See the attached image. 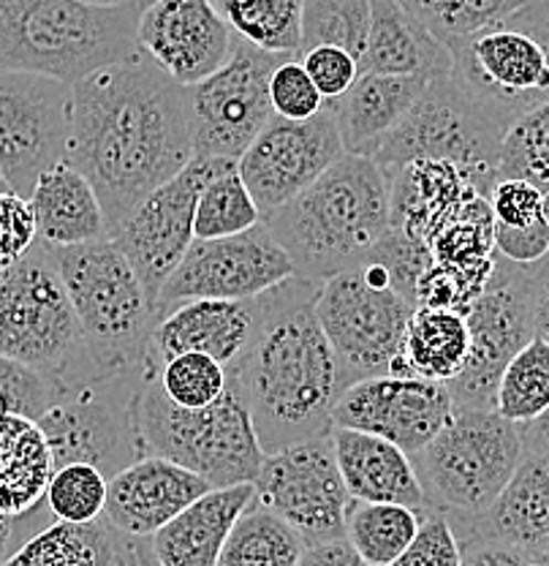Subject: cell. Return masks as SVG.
Instances as JSON below:
<instances>
[{
	"label": "cell",
	"mask_w": 549,
	"mask_h": 566,
	"mask_svg": "<svg viewBox=\"0 0 549 566\" xmlns=\"http://www.w3.org/2000/svg\"><path fill=\"white\" fill-rule=\"evenodd\" d=\"M66 161L96 191L112 238L193 161L188 87L141 55L85 76L71 87Z\"/></svg>",
	"instance_id": "1"
},
{
	"label": "cell",
	"mask_w": 549,
	"mask_h": 566,
	"mask_svg": "<svg viewBox=\"0 0 549 566\" xmlns=\"http://www.w3.org/2000/svg\"><path fill=\"white\" fill-rule=\"evenodd\" d=\"M318 281L294 279L262 294V318L251 346L229 374L237 381L264 455L321 439L351 387L316 316Z\"/></svg>",
	"instance_id": "2"
},
{
	"label": "cell",
	"mask_w": 549,
	"mask_h": 566,
	"mask_svg": "<svg viewBox=\"0 0 549 566\" xmlns=\"http://www.w3.org/2000/svg\"><path fill=\"white\" fill-rule=\"evenodd\" d=\"M299 279L357 268L392 227V180L373 158L346 153L299 197L262 218Z\"/></svg>",
	"instance_id": "3"
},
{
	"label": "cell",
	"mask_w": 549,
	"mask_h": 566,
	"mask_svg": "<svg viewBox=\"0 0 549 566\" xmlns=\"http://www.w3.org/2000/svg\"><path fill=\"white\" fill-rule=\"evenodd\" d=\"M141 9L82 0H0V71L50 76L74 87L98 69L139 55Z\"/></svg>",
	"instance_id": "4"
},
{
	"label": "cell",
	"mask_w": 549,
	"mask_h": 566,
	"mask_svg": "<svg viewBox=\"0 0 549 566\" xmlns=\"http://www.w3.org/2000/svg\"><path fill=\"white\" fill-rule=\"evenodd\" d=\"M452 82L471 109L504 137L511 123L549 102V0L446 46Z\"/></svg>",
	"instance_id": "5"
},
{
	"label": "cell",
	"mask_w": 549,
	"mask_h": 566,
	"mask_svg": "<svg viewBox=\"0 0 549 566\" xmlns=\"http://www.w3.org/2000/svg\"><path fill=\"white\" fill-rule=\"evenodd\" d=\"M50 253L98 374L145 370L158 314L126 253L112 240Z\"/></svg>",
	"instance_id": "6"
},
{
	"label": "cell",
	"mask_w": 549,
	"mask_h": 566,
	"mask_svg": "<svg viewBox=\"0 0 549 566\" xmlns=\"http://www.w3.org/2000/svg\"><path fill=\"white\" fill-rule=\"evenodd\" d=\"M137 430L145 455L172 460L212 491L253 485L267 458L232 374L221 400L207 409H180L163 395L152 368L139 389Z\"/></svg>",
	"instance_id": "7"
},
{
	"label": "cell",
	"mask_w": 549,
	"mask_h": 566,
	"mask_svg": "<svg viewBox=\"0 0 549 566\" xmlns=\"http://www.w3.org/2000/svg\"><path fill=\"white\" fill-rule=\"evenodd\" d=\"M0 357L33 368L57 395L102 376L44 243L0 270Z\"/></svg>",
	"instance_id": "8"
},
{
	"label": "cell",
	"mask_w": 549,
	"mask_h": 566,
	"mask_svg": "<svg viewBox=\"0 0 549 566\" xmlns=\"http://www.w3.org/2000/svg\"><path fill=\"white\" fill-rule=\"evenodd\" d=\"M522 458L519 424L479 409H454L446 428L411 455L427 510L448 521H474L489 510Z\"/></svg>",
	"instance_id": "9"
},
{
	"label": "cell",
	"mask_w": 549,
	"mask_h": 566,
	"mask_svg": "<svg viewBox=\"0 0 549 566\" xmlns=\"http://www.w3.org/2000/svg\"><path fill=\"white\" fill-rule=\"evenodd\" d=\"M413 311L416 305L370 262L318 283V324L351 385L389 374Z\"/></svg>",
	"instance_id": "10"
},
{
	"label": "cell",
	"mask_w": 549,
	"mask_h": 566,
	"mask_svg": "<svg viewBox=\"0 0 549 566\" xmlns=\"http://www.w3.org/2000/svg\"><path fill=\"white\" fill-rule=\"evenodd\" d=\"M150 365L131 374L96 376L57 395L39 420L55 469L68 463L96 465L112 480L145 458L137 430V400Z\"/></svg>",
	"instance_id": "11"
},
{
	"label": "cell",
	"mask_w": 549,
	"mask_h": 566,
	"mask_svg": "<svg viewBox=\"0 0 549 566\" xmlns=\"http://www.w3.org/2000/svg\"><path fill=\"white\" fill-rule=\"evenodd\" d=\"M500 134L482 120L463 93L452 82V76H435L427 91L422 93L413 109L387 137L370 145L362 156L373 158L387 172L405 167L413 161H448L465 169L482 193L489 199V191L498 182V147Z\"/></svg>",
	"instance_id": "12"
},
{
	"label": "cell",
	"mask_w": 549,
	"mask_h": 566,
	"mask_svg": "<svg viewBox=\"0 0 549 566\" xmlns=\"http://www.w3.org/2000/svg\"><path fill=\"white\" fill-rule=\"evenodd\" d=\"M539 264V262H536ZM536 264H515L495 259L487 286L465 314L471 352L457 379L448 381L454 409L495 411V389L506 365L530 340L534 329V283Z\"/></svg>",
	"instance_id": "13"
},
{
	"label": "cell",
	"mask_w": 549,
	"mask_h": 566,
	"mask_svg": "<svg viewBox=\"0 0 549 566\" xmlns=\"http://www.w3.org/2000/svg\"><path fill=\"white\" fill-rule=\"evenodd\" d=\"M283 57L288 55H273L240 39L226 66L188 87L193 158L240 161L251 142L273 120L270 80Z\"/></svg>",
	"instance_id": "14"
},
{
	"label": "cell",
	"mask_w": 549,
	"mask_h": 566,
	"mask_svg": "<svg viewBox=\"0 0 549 566\" xmlns=\"http://www.w3.org/2000/svg\"><path fill=\"white\" fill-rule=\"evenodd\" d=\"M253 488L256 504L297 531L305 545H321L346 536V510L351 495L340 476L332 433L264 458Z\"/></svg>",
	"instance_id": "15"
},
{
	"label": "cell",
	"mask_w": 549,
	"mask_h": 566,
	"mask_svg": "<svg viewBox=\"0 0 549 566\" xmlns=\"http://www.w3.org/2000/svg\"><path fill=\"white\" fill-rule=\"evenodd\" d=\"M71 85L39 74L0 71V180L31 197L39 177L66 161Z\"/></svg>",
	"instance_id": "16"
},
{
	"label": "cell",
	"mask_w": 549,
	"mask_h": 566,
	"mask_svg": "<svg viewBox=\"0 0 549 566\" xmlns=\"http://www.w3.org/2000/svg\"><path fill=\"white\" fill-rule=\"evenodd\" d=\"M234 167L237 161L193 158L180 175L147 193L112 234V243L126 253L131 268L137 270L152 305H158V294L193 245V212L199 193L212 177Z\"/></svg>",
	"instance_id": "17"
},
{
	"label": "cell",
	"mask_w": 549,
	"mask_h": 566,
	"mask_svg": "<svg viewBox=\"0 0 549 566\" xmlns=\"http://www.w3.org/2000/svg\"><path fill=\"white\" fill-rule=\"evenodd\" d=\"M297 268L264 223L221 240H193L186 259L158 294L156 314L191 300H256Z\"/></svg>",
	"instance_id": "18"
},
{
	"label": "cell",
	"mask_w": 549,
	"mask_h": 566,
	"mask_svg": "<svg viewBox=\"0 0 549 566\" xmlns=\"http://www.w3.org/2000/svg\"><path fill=\"white\" fill-rule=\"evenodd\" d=\"M340 156H346L344 142L324 106L310 120L273 115L240 156L237 172L264 218L310 188Z\"/></svg>",
	"instance_id": "19"
},
{
	"label": "cell",
	"mask_w": 549,
	"mask_h": 566,
	"mask_svg": "<svg viewBox=\"0 0 549 566\" xmlns=\"http://www.w3.org/2000/svg\"><path fill=\"white\" fill-rule=\"evenodd\" d=\"M237 41L212 0H150L139 14V55L182 87L226 66Z\"/></svg>",
	"instance_id": "20"
},
{
	"label": "cell",
	"mask_w": 549,
	"mask_h": 566,
	"mask_svg": "<svg viewBox=\"0 0 549 566\" xmlns=\"http://www.w3.org/2000/svg\"><path fill=\"white\" fill-rule=\"evenodd\" d=\"M454 417V400L444 385L422 379L373 376L353 381L335 406V428L359 430L416 455Z\"/></svg>",
	"instance_id": "21"
},
{
	"label": "cell",
	"mask_w": 549,
	"mask_h": 566,
	"mask_svg": "<svg viewBox=\"0 0 549 566\" xmlns=\"http://www.w3.org/2000/svg\"><path fill=\"white\" fill-rule=\"evenodd\" d=\"M262 318V300H191L156 316L147 365L161 368L175 354H204L232 368L247 352Z\"/></svg>",
	"instance_id": "22"
},
{
	"label": "cell",
	"mask_w": 549,
	"mask_h": 566,
	"mask_svg": "<svg viewBox=\"0 0 549 566\" xmlns=\"http://www.w3.org/2000/svg\"><path fill=\"white\" fill-rule=\"evenodd\" d=\"M210 491L193 471L172 460L145 455L109 480L104 517L134 539H150Z\"/></svg>",
	"instance_id": "23"
},
{
	"label": "cell",
	"mask_w": 549,
	"mask_h": 566,
	"mask_svg": "<svg viewBox=\"0 0 549 566\" xmlns=\"http://www.w3.org/2000/svg\"><path fill=\"white\" fill-rule=\"evenodd\" d=\"M457 539H493L536 556L549 551V455L525 452L504 493L474 521H448Z\"/></svg>",
	"instance_id": "24"
},
{
	"label": "cell",
	"mask_w": 549,
	"mask_h": 566,
	"mask_svg": "<svg viewBox=\"0 0 549 566\" xmlns=\"http://www.w3.org/2000/svg\"><path fill=\"white\" fill-rule=\"evenodd\" d=\"M256 504V488H218L193 501L172 523L150 536L156 566H215L229 534Z\"/></svg>",
	"instance_id": "25"
},
{
	"label": "cell",
	"mask_w": 549,
	"mask_h": 566,
	"mask_svg": "<svg viewBox=\"0 0 549 566\" xmlns=\"http://www.w3.org/2000/svg\"><path fill=\"white\" fill-rule=\"evenodd\" d=\"M150 545L123 534L106 517L93 523L52 521L28 536L0 566H150Z\"/></svg>",
	"instance_id": "26"
},
{
	"label": "cell",
	"mask_w": 549,
	"mask_h": 566,
	"mask_svg": "<svg viewBox=\"0 0 549 566\" xmlns=\"http://www.w3.org/2000/svg\"><path fill=\"white\" fill-rule=\"evenodd\" d=\"M332 444L340 476H344L346 491L353 501L400 504L416 512H427V501H424L413 460L400 447L348 428L332 430Z\"/></svg>",
	"instance_id": "27"
},
{
	"label": "cell",
	"mask_w": 549,
	"mask_h": 566,
	"mask_svg": "<svg viewBox=\"0 0 549 566\" xmlns=\"http://www.w3.org/2000/svg\"><path fill=\"white\" fill-rule=\"evenodd\" d=\"M389 180H392V227L424 243L448 216L484 197L479 182L448 161L405 164L389 172Z\"/></svg>",
	"instance_id": "28"
},
{
	"label": "cell",
	"mask_w": 549,
	"mask_h": 566,
	"mask_svg": "<svg viewBox=\"0 0 549 566\" xmlns=\"http://www.w3.org/2000/svg\"><path fill=\"white\" fill-rule=\"evenodd\" d=\"M28 202L39 229V243L46 248H74L112 240L96 191L87 177L76 172L68 161L46 169Z\"/></svg>",
	"instance_id": "29"
},
{
	"label": "cell",
	"mask_w": 549,
	"mask_h": 566,
	"mask_svg": "<svg viewBox=\"0 0 549 566\" xmlns=\"http://www.w3.org/2000/svg\"><path fill=\"white\" fill-rule=\"evenodd\" d=\"M368 74L446 76L452 55L400 0H370L368 46L359 61Z\"/></svg>",
	"instance_id": "30"
},
{
	"label": "cell",
	"mask_w": 549,
	"mask_h": 566,
	"mask_svg": "<svg viewBox=\"0 0 549 566\" xmlns=\"http://www.w3.org/2000/svg\"><path fill=\"white\" fill-rule=\"evenodd\" d=\"M427 76L368 74L362 71L346 96L324 106L335 117L346 153L362 156L370 145L387 137L413 109V104L427 91Z\"/></svg>",
	"instance_id": "31"
},
{
	"label": "cell",
	"mask_w": 549,
	"mask_h": 566,
	"mask_svg": "<svg viewBox=\"0 0 549 566\" xmlns=\"http://www.w3.org/2000/svg\"><path fill=\"white\" fill-rule=\"evenodd\" d=\"M468 352L471 335L463 314L444 308H416L405 329L403 349L387 376L448 385L465 368Z\"/></svg>",
	"instance_id": "32"
},
{
	"label": "cell",
	"mask_w": 549,
	"mask_h": 566,
	"mask_svg": "<svg viewBox=\"0 0 549 566\" xmlns=\"http://www.w3.org/2000/svg\"><path fill=\"white\" fill-rule=\"evenodd\" d=\"M52 474L55 460L39 422L0 417V515L28 517L41 510Z\"/></svg>",
	"instance_id": "33"
},
{
	"label": "cell",
	"mask_w": 549,
	"mask_h": 566,
	"mask_svg": "<svg viewBox=\"0 0 549 566\" xmlns=\"http://www.w3.org/2000/svg\"><path fill=\"white\" fill-rule=\"evenodd\" d=\"M422 517L424 512L409 506L351 499L346 510V539L368 566H389L411 545Z\"/></svg>",
	"instance_id": "34"
},
{
	"label": "cell",
	"mask_w": 549,
	"mask_h": 566,
	"mask_svg": "<svg viewBox=\"0 0 549 566\" xmlns=\"http://www.w3.org/2000/svg\"><path fill=\"white\" fill-rule=\"evenodd\" d=\"M237 39L273 55H299L303 0H212Z\"/></svg>",
	"instance_id": "35"
},
{
	"label": "cell",
	"mask_w": 549,
	"mask_h": 566,
	"mask_svg": "<svg viewBox=\"0 0 549 566\" xmlns=\"http://www.w3.org/2000/svg\"><path fill=\"white\" fill-rule=\"evenodd\" d=\"M305 542L264 506L253 504L229 534L215 566H297Z\"/></svg>",
	"instance_id": "36"
},
{
	"label": "cell",
	"mask_w": 549,
	"mask_h": 566,
	"mask_svg": "<svg viewBox=\"0 0 549 566\" xmlns=\"http://www.w3.org/2000/svg\"><path fill=\"white\" fill-rule=\"evenodd\" d=\"M549 409V344L534 338L506 365L495 389V415L525 424Z\"/></svg>",
	"instance_id": "37"
},
{
	"label": "cell",
	"mask_w": 549,
	"mask_h": 566,
	"mask_svg": "<svg viewBox=\"0 0 549 566\" xmlns=\"http://www.w3.org/2000/svg\"><path fill=\"white\" fill-rule=\"evenodd\" d=\"M262 223V212L242 182L237 167L212 177L202 188L193 212V240H221Z\"/></svg>",
	"instance_id": "38"
},
{
	"label": "cell",
	"mask_w": 549,
	"mask_h": 566,
	"mask_svg": "<svg viewBox=\"0 0 549 566\" xmlns=\"http://www.w3.org/2000/svg\"><path fill=\"white\" fill-rule=\"evenodd\" d=\"M370 31V0H303V46H340L362 61Z\"/></svg>",
	"instance_id": "39"
},
{
	"label": "cell",
	"mask_w": 549,
	"mask_h": 566,
	"mask_svg": "<svg viewBox=\"0 0 549 566\" xmlns=\"http://www.w3.org/2000/svg\"><path fill=\"white\" fill-rule=\"evenodd\" d=\"M498 180H525L549 191V102L511 123L498 147Z\"/></svg>",
	"instance_id": "40"
},
{
	"label": "cell",
	"mask_w": 549,
	"mask_h": 566,
	"mask_svg": "<svg viewBox=\"0 0 549 566\" xmlns=\"http://www.w3.org/2000/svg\"><path fill=\"white\" fill-rule=\"evenodd\" d=\"M441 44L448 46L515 14L528 0H400Z\"/></svg>",
	"instance_id": "41"
},
{
	"label": "cell",
	"mask_w": 549,
	"mask_h": 566,
	"mask_svg": "<svg viewBox=\"0 0 549 566\" xmlns=\"http://www.w3.org/2000/svg\"><path fill=\"white\" fill-rule=\"evenodd\" d=\"M156 379L163 395L180 409H207L226 392L229 370L212 357L188 352L161 363Z\"/></svg>",
	"instance_id": "42"
},
{
	"label": "cell",
	"mask_w": 549,
	"mask_h": 566,
	"mask_svg": "<svg viewBox=\"0 0 549 566\" xmlns=\"http://www.w3.org/2000/svg\"><path fill=\"white\" fill-rule=\"evenodd\" d=\"M109 480L87 463H68L55 469L46 485L44 504L55 521L93 523L104 517Z\"/></svg>",
	"instance_id": "43"
},
{
	"label": "cell",
	"mask_w": 549,
	"mask_h": 566,
	"mask_svg": "<svg viewBox=\"0 0 549 566\" xmlns=\"http://www.w3.org/2000/svg\"><path fill=\"white\" fill-rule=\"evenodd\" d=\"M57 400V389L28 365L0 357V417L39 422Z\"/></svg>",
	"instance_id": "44"
},
{
	"label": "cell",
	"mask_w": 549,
	"mask_h": 566,
	"mask_svg": "<svg viewBox=\"0 0 549 566\" xmlns=\"http://www.w3.org/2000/svg\"><path fill=\"white\" fill-rule=\"evenodd\" d=\"M270 102L275 115L286 120H310L324 109L321 93L316 91L297 55H288L277 63L270 80Z\"/></svg>",
	"instance_id": "45"
},
{
	"label": "cell",
	"mask_w": 549,
	"mask_h": 566,
	"mask_svg": "<svg viewBox=\"0 0 549 566\" xmlns=\"http://www.w3.org/2000/svg\"><path fill=\"white\" fill-rule=\"evenodd\" d=\"M389 566H463V545L444 512H424L413 542Z\"/></svg>",
	"instance_id": "46"
},
{
	"label": "cell",
	"mask_w": 549,
	"mask_h": 566,
	"mask_svg": "<svg viewBox=\"0 0 549 566\" xmlns=\"http://www.w3.org/2000/svg\"><path fill=\"white\" fill-rule=\"evenodd\" d=\"M297 57L305 71H308L316 91L321 93L324 104L346 96L353 87V82L359 80V74H362V66H359L357 57L351 52L340 50V46H313V50L299 52Z\"/></svg>",
	"instance_id": "47"
},
{
	"label": "cell",
	"mask_w": 549,
	"mask_h": 566,
	"mask_svg": "<svg viewBox=\"0 0 549 566\" xmlns=\"http://www.w3.org/2000/svg\"><path fill=\"white\" fill-rule=\"evenodd\" d=\"M39 243L31 202L14 191H0V270L20 262Z\"/></svg>",
	"instance_id": "48"
},
{
	"label": "cell",
	"mask_w": 549,
	"mask_h": 566,
	"mask_svg": "<svg viewBox=\"0 0 549 566\" xmlns=\"http://www.w3.org/2000/svg\"><path fill=\"white\" fill-rule=\"evenodd\" d=\"M541 193L545 191L525 180H498L487 199L495 223L522 229L541 221Z\"/></svg>",
	"instance_id": "49"
},
{
	"label": "cell",
	"mask_w": 549,
	"mask_h": 566,
	"mask_svg": "<svg viewBox=\"0 0 549 566\" xmlns=\"http://www.w3.org/2000/svg\"><path fill=\"white\" fill-rule=\"evenodd\" d=\"M495 253L515 264L545 262L549 253V223L545 218L522 229L495 223Z\"/></svg>",
	"instance_id": "50"
},
{
	"label": "cell",
	"mask_w": 549,
	"mask_h": 566,
	"mask_svg": "<svg viewBox=\"0 0 549 566\" xmlns=\"http://www.w3.org/2000/svg\"><path fill=\"white\" fill-rule=\"evenodd\" d=\"M463 566H530L528 553L493 539H460Z\"/></svg>",
	"instance_id": "51"
},
{
	"label": "cell",
	"mask_w": 549,
	"mask_h": 566,
	"mask_svg": "<svg viewBox=\"0 0 549 566\" xmlns=\"http://www.w3.org/2000/svg\"><path fill=\"white\" fill-rule=\"evenodd\" d=\"M297 566H368L362 562L351 542L346 536L332 542H321V545H305L303 558Z\"/></svg>",
	"instance_id": "52"
},
{
	"label": "cell",
	"mask_w": 549,
	"mask_h": 566,
	"mask_svg": "<svg viewBox=\"0 0 549 566\" xmlns=\"http://www.w3.org/2000/svg\"><path fill=\"white\" fill-rule=\"evenodd\" d=\"M534 329H536V338L547 340L549 344V259L536 264Z\"/></svg>",
	"instance_id": "53"
},
{
	"label": "cell",
	"mask_w": 549,
	"mask_h": 566,
	"mask_svg": "<svg viewBox=\"0 0 549 566\" xmlns=\"http://www.w3.org/2000/svg\"><path fill=\"white\" fill-rule=\"evenodd\" d=\"M44 515H52V512L46 510V504L28 517H3L0 515V564H3L6 558H9L11 553H14L17 547L28 539V536H22V528H25L31 521H35V517H44Z\"/></svg>",
	"instance_id": "54"
},
{
	"label": "cell",
	"mask_w": 549,
	"mask_h": 566,
	"mask_svg": "<svg viewBox=\"0 0 549 566\" xmlns=\"http://www.w3.org/2000/svg\"><path fill=\"white\" fill-rule=\"evenodd\" d=\"M519 436H522L525 452L534 455H549V409L536 420L519 424Z\"/></svg>",
	"instance_id": "55"
},
{
	"label": "cell",
	"mask_w": 549,
	"mask_h": 566,
	"mask_svg": "<svg viewBox=\"0 0 549 566\" xmlns=\"http://www.w3.org/2000/svg\"><path fill=\"white\" fill-rule=\"evenodd\" d=\"M91 6H147L145 0H82Z\"/></svg>",
	"instance_id": "56"
},
{
	"label": "cell",
	"mask_w": 549,
	"mask_h": 566,
	"mask_svg": "<svg viewBox=\"0 0 549 566\" xmlns=\"http://www.w3.org/2000/svg\"><path fill=\"white\" fill-rule=\"evenodd\" d=\"M530 566H549V551H541L536 553V556H530Z\"/></svg>",
	"instance_id": "57"
},
{
	"label": "cell",
	"mask_w": 549,
	"mask_h": 566,
	"mask_svg": "<svg viewBox=\"0 0 549 566\" xmlns=\"http://www.w3.org/2000/svg\"><path fill=\"white\" fill-rule=\"evenodd\" d=\"M541 218L549 223V191L541 193Z\"/></svg>",
	"instance_id": "58"
},
{
	"label": "cell",
	"mask_w": 549,
	"mask_h": 566,
	"mask_svg": "<svg viewBox=\"0 0 549 566\" xmlns=\"http://www.w3.org/2000/svg\"><path fill=\"white\" fill-rule=\"evenodd\" d=\"M0 191H9V186H6L3 180H0Z\"/></svg>",
	"instance_id": "59"
},
{
	"label": "cell",
	"mask_w": 549,
	"mask_h": 566,
	"mask_svg": "<svg viewBox=\"0 0 549 566\" xmlns=\"http://www.w3.org/2000/svg\"><path fill=\"white\" fill-rule=\"evenodd\" d=\"M547 259H549V253H547Z\"/></svg>",
	"instance_id": "60"
}]
</instances>
